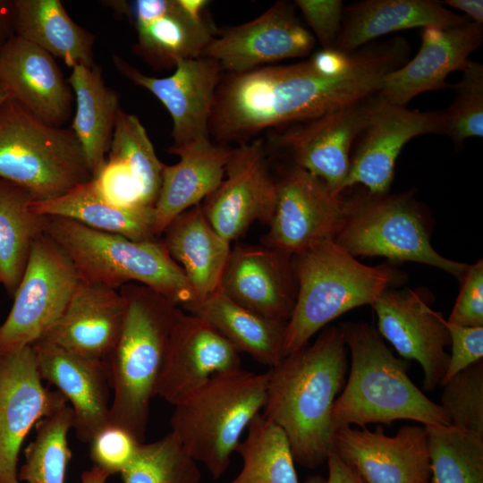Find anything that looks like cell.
Instances as JSON below:
<instances>
[{
	"mask_svg": "<svg viewBox=\"0 0 483 483\" xmlns=\"http://www.w3.org/2000/svg\"><path fill=\"white\" fill-rule=\"evenodd\" d=\"M408 41L395 36L355 52L343 72L328 74L308 60L226 73L216 89L210 139L229 146L267 129L303 122L377 94L385 78L410 57Z\"/></svg>",
	"mask_w": 483,
	"mask_h": 483,
	"instance_id": "cell-1",
	"label": "cell"
},
{
	"mask_svg": "<svg viewBox=\"0 0 483 483\" xmlns=\"http://www.w3.org/2000/svg\"><path fill=\"white\" fill-rule=\"evenodd\" d=\"M347 355L341 327L326 326L267 372L262 415L284 430L294 462L305 468L321 466L334 449L332 409L346 381Z\"/></svg>",
	"mask_w": 483,
	"mask_h": 483,
	"instance_id": "cell-2",
	"label": "cell"
},
{
	"mask_svg": "<svg viewBox=\"0 0 483 483\" xmlns=\"http://www.w3.org/2000/svg\"><path fill=\"white\" fill-rule=\"evenodd\" d=\"M351 369L332 409L335 431L352 425H391L409 419L429 425H451L438 403L430 400L407 374L409 362L396 358L377 328L366 322L340 325Z\"/></svg>",
	"mask_w": 483,
	"mask_h": 483,
	"instance_id": "cell-3",
	"label": "cell"
},
{
	"mask_svg": "<svg viewBox=\"0 0 483 483\" xmlns=\"http://www.w3.org/2000/svg\"><path fill=\"white\" fill-rule=\"evenodd\" d=\"M126 312L117 344L106 362L113 400L110 423L145 442L151 399L181 309L137 283L119 289Z\"/></svg>",
	"mask_w": 483,
	"mask_h": 483,
	"instance_id": "cell-4",
	"label": "cell"
},
{
	"mask_svg": "<svg viewBox=\"0 0 483 483\" xmlns=\"http://www.w3.org/2000/svg\"><path fill=\"white\" fill-rule=\"evenodd\" d=\"M292 265L297 296L285 329L284 356L308 344L337 317L356 307L372 305L407 277L387 264H361L334 239L317 242L295 253Z\"/></svg>",
	"mask_w": 483,
	"mask_h": 483,
	"instance_id": "cell-5",
	"label": "cell"
},
{
	"mask_svg": "<svg viewBox=\"0 0 483 483\" xmlns=\"http://www.w3.org/2000/svg\"><path fill=\"white\" fill-rule=\"evenodd\" d=\"M44 233L68 256L82 281L116 290L130 283L140 284L179 307L196 301L185 274L162 240L132 241L47 216Z\"/></svg>",
	"mask_w": 483,
	"mask_h": 483,
	"instance_id": "cell-6",
	"label": "cell"
},
{
	"mask_svg": "<svg viewBox=\"0 0 483 483\" xmlns=\"http://www.w3.org/2000/svg\"><path fill=\"white\" fill-rule=\"evenodd\" d=\"M267 373L242 368L212 377L183 402L174 406L172 433L186 452L217 479L250 421L267 400Z\"/></svg>",
	"mask_w": 483,
	"mask_h": 483,
	"instance_id": "cell-7",
	"label": "cell"
},
{
	"mask_svg": "<svg viewBox=\"0 0 483 483\" xmlns=\"http://www.w3.org/2000/svg\"><path fill=\"white\" fill-rule=\"evenodd\" d=\"M0 178L43 201L93 175L72 129L49 124L8 98L0 105Z\"/></svg>",
	"mask_w": 483,
	"mask_h": 483,
	"instance_id": "cell-8",
	"label": "cell"
},
{
	"mask_svg": "<svg viewBox=\"0 0 483 483\" xmlns=\"http://www.w3.org/2000/svg\"><path fill=\"white\" fill-rule=\"evenodd\" d=\"M346 198L345 220L334 240L352 256L423 263L460 282L469 265L448 259L434 250L414 191L394 194L365 191Z\"/></svg>",
	"mask_w": 483,
	"mask_h": 483,
	"instance_id": "cell-9",
	"label": "cell"
},
{
	"mask_svg": "<svg viewBox=\"0 0 483 483\" xmlns=\"http://www.w3.org/2000/svg\"><path fill=\"white\" fill-rule=\"evenodd\" d=\"M80 280L64 251L41 233L31 248L13 307L0 326V352L36 343L62 314Z\"/></svg>",
	"mask_w": 483,
	"mask_h": 483,
	"instance_id": "cell-10",
	"label": "cell"
},
{
	"mask_svg": "<svg viewBox=\"0 0 483 483\" xmlns=\"http://www.w3.org/2000/svg\"><path fill=\"white\" fill-rule=\"evenodd\" d=\"M382 103L378 92L271 133L267 149L287 154L292 164L341 194L350 169L351 149Z\"/></svg>",
	"mask_w": 483,
	"mask_h": 483,
	"instance_id": "cell-11",
	"label": "cell"
},
{
	"mask_svg": "<svg viewBox=\"0 0 483 483\" xmlns=\"http://www.w3.org/2000/svg\"><path fill=\"white\" fill-rule=\"evenodd\" d=\"M263 139L232 148L218 187L203 200V212L214 229L231 242L254 222L269 223L277 199V180L270 172Z\"/></svg>",
	"mask_w": 483,
	"mask_h": 483,
	"instance_id": "cell-12",
	"label": "cell"
},
{
	"mask_svg": "<svg viewBox=\"0 0 483 483\" xmlns=\"http://www.w3.org/2000/svg\"><path fill=\"white\" fill-rule=\"evenodd\" d=\"M204 0H137L112 2L118 13L132 20L137 41L133 50L154 70L175 67L197 58L216 35L206 16Z\"/></svg>",
	"mask_w": 483,
	"mask_h": 483,
	"instance_id": "cell-13",
	"label": "cell"
},
{
	"mask_svg": "<svg viewBox=\"0 0 483 483\" xmlns=\"http://www.w3.org/2000/svg\"><path fill=\"white\" fill-rule=\"evenodd\" d=\"M277 180V199L266 245L290 256L317 242L335 239L347 213V198L333 193L303 168L292 164Z\"/></svg>",
	"mask_w": 483,
	"mask_h": 483,
	"instance_id": "cell-14",
	"label": "cell"
},
{
	"mask_svg": "<svg viewBox=\"0 0 483 483\" xmlns=\"http://www.w3.org/2000/svg\"><path fill=\"white\" fill-rule=\"evenodd\" d=\"M42 380L32 345L0 352V483H21L23 440L39 419L68 402Z\"/></svg>",
	"mask_w": 483,
	"mask_h": 483,
	"instance_id": "cell-15",
	"label": "cell"
},
{
	"mask_svg": "<svg viewBox=\"0 0 483 483\" xmlns=\"http://www.w3.org/2000/svg\"><path fill=\"white\" fill-rule=\"evenodd\" d=\"M316 38L298 20L294 4L277 1L257 18L217 32L201 56L227 73H242L308 55Z\"/></svg>",
	"mask_w": 483,
	"mask_h": 483,
	"instance_id": "cell-16",
	"label": "cell"
},
{
	"mask_svg": "<svg viewBox=\"0 0 483 483\" xmlns=\"http://www.w3.org/2000/svg\"><path fill=\"white\" fill-rule=\"evenodd\" d=\"M428 303L429 295L422 291L389 289L371 305L377 332L402 359L419 362L427 392L441 385L449 361L445 347L451 343L446 320Z\"/></svg>",
	"mask_w": 483,
	"mask_h": 483,
	"instance_id": "cell-17",
	"label": "cell"
},
{
	"mask_svg": "<svg viewBox=\"0 0 483 483\" xmlns=\"http://www.w3.org/2000/svg\"><path fill=\"white\" fill-rule=\"evenodd\" d=\"M117 71L133 84L153 94L173 121V147L209 139V122L215 96L224 71L208 57L179 61L173 74L148 76L117 55L112 56Z\"/></svg>",
	"mask_w": 483,
	"mask_h": 483,
	"instance_id": "cell-18",
	"label": "cell"
},
{
	"mask_svg": "<svg viewBox=\"0 0 483 483\" xmlns=\"http://www.w3.org/2000/svg\"><path fill=\"white\" fill-rule=\"evenodd\" d=\"M444 111H419L386 103L382 99L357 138L342 192L362 184L372 194L390 191L396 159L404 145L424 134H443Z\"/></svg>",
	"mask_w": 483,
	"mask_h": 483,
	"instance_id": "cell-19",
	"label": "cell"
},
{
	"mask_svg": "<svg viewBox=\"0 0 483 483\" xmlns=\"http://www.w3.org/2000/svg\"><path fill=\"white\" fill-rule=\"evenodd\" d=\"M242 368L240 352L206 320L181 310L174 326L156 395L176 406L212 377Z\"/></svg>",
	"mask_w": 483,
	"mask_h": 483,
	"instance_id": "cell-20",
	"label": "cell"
},
{
	"mask_svg": "<svg viewBox=\"0 0 483 483\" xmlns=\"http://www.w3.org/2000/svg\"><path fill=\"white\" fill-rule=\"evenodd\" d=\"M334 450L365 483H431L425 427L405 425L394 436L366 427L335 430Z\"/></svg>",
	"mask_w": 483,
	"mask_h": 483,
	"instance_id": "cell-21",
	"label": "cell"
},
{
	"mask_svg": "<svg viewBox=\"0 0 483 483\" xmlns=\"http://www.w3.org/2000/svg\"><path fill=\"white\" fill-rule=\"evenodd\" d=\"M219 289L259 316L288 322L297 296L292 256L267 245H237L231 250Z\"/></svg>",
	"mask_w": 483,
	"mask_h": 483,
	"instance_id": "cell-22",
	"label": "cell"
},
{
	"mask_svg": "<svg viewBox=\"0 0 483 483\" xmlns=\"http://www.w3.org/2000/svg\"><path fill=\"white\" fill-rule=\"evenodd\" d=\"M125 312L120 291L80 280L62 314L38 341L106 364L119 340Z\"/></svg>",
	"mask_w": 483,
	"mask_h": 483,
	"instance_id": "cell-23",
	"label": "cell"
},
{
	"mask_svg": "<svg viewBox=\"0 0 483 483\" xmlns=\"http://www.w3.org/2000/svg\"><path fill=\"white\" fill-rule=\"evenodd\" d=\"M482 41L483 27L472 21L451 29L424 28L418 53L385 78L379 97L406 106L420 93L450 87L447 76L461 71Z\"/></svg>",
	"mask_w": 483,
	"mask_h": 483,
	"instance_id": "cell-24",
	"label": "cell"
},
{
	"mask_svg": "<svg viewBox=\"0 0 483 483\" xmlns=\"http://www.w3.org/2000/svg\"><path fill=\"white\" fill-rule=\"evenodd\" d=\"M0 85L9 98L58 127L69 119L73 93L54 57L13 36L0 49Z\"/></svg>",
	"mask_w": 483,
	"mask_h": 483,
	"instance_id": "cell-25",
	"label": "cell"
},
{
	"mask_svg": "<svg viewBox=\"0 0 483 483\" xmlns=\"http://www.w3.org/2000/svg\"><path fill=\"white\" fill-rule=\"evenodd\" d=\"M42 379L54 385L73 411L77 437L89 443L110 424V379L104 362L89 360L54 344H32Z\"/></svg>",
	"mask_w": 483,
	"mask_h": 483,
	"instance_id": "cell-26",
	"label": "cell"
},
{
	"mask_svg": "<svg viewBox=\"0 0 483 483\" xmlns=\"http://www.w3.org/2000/svg\"><path fill=\"white\" fill-rule=\"evenodd\" d=\"M232 148L210 138L182 147L169 148L179 157L165 165L158 198L154 206L155 233L162 235L167 225L182 212L200 204L221 183Z\"/></svg>",
	"mask_w": 483,
	"mask_h": 483,
	"instance_id": "cell-27",
	"label": "cell"
},
{
	"mask_svg": "<svg viewBox=\"0 0 483 483\" xmlns=\"http://www.w3.org/2000/svg\"><path fill=\"white\" fill-rule=\"evenodd\" d=\"M470 22L441 2L364 0L343 10L336 49L352 53L383 35L413 28L451 29Z\"/></svg>",
	"mask_w": 483,
	"mask_h": 483,
	"instance_id": "cell-28",
	"label": "cell"
},
{
	"mask_svg": "<svg viewBox=\"0 0 483 483\" xmlns=\"http://www.w3.org/2000/svg\"><path fill=\"white\" fill-rule=\"evenodd\" d=\"M168 253L202 300L220 288L231 247L207 219L201 204L176 216L163 232Z\"/></svg>",
	"mask_w": 483,
	"mask_h": 483,
	"instance_id": "cell-29",
	"label": "cell"
},
{
	"mask_svg": "<svg viewBox=\"0 0 483 483\" xmlns=\"http://www.w3.org/2000/svg\"><path fill=\"white\" fill-rule=\"evenodd\" d=\"M213 326L241 353L262 365L275 366L284 357L287 322L266 318L239 305L220 289L182 307Z\"/></svg>",
	"mask_w": 483,
	"mask_h": 483,
	"instance_id": "cell-30",
	"label": "cell"
},
{
	"mask_svg": "<svg viewBox=\"0 0 483 483\" xmlns=\"http://www.w3.org/2000/svg\"><path fill=\"white\" fill-rule=\"evenodd\" d=\"M31 208L38 215L72 219L92 229L119 234L132 241L157 239L154 207L114 206L101 197L92 179L57 198L33 200Z\"/></svg>",
	"mask_w": 483,
	"mask_h": 483,
	"instance_id": "cell-31",
	"label": "cell"
},
{
	"mask_svg": "<svg viewBox=\"0 0 483 483\" xmlns=\"http://www.w3.org/2000/svg\"><path fill=\"white\" fill-rule=\"evenodd\" d=\"M67 82L76 101L71 129L94 176L106 160L121 109L120 96L106 84L102 70L96 64L72 67Z\"/></svg>",
	"mask_w": 483,
	"mask_h": 483,
	"instance_id": "cell-32",
	"label": "cell"
},
{
	"mask_svg": "<svg viewBox=\"0 0 483 483\" xmlns=\"http://www.w3.org/2000/svg\"><path fill=\"white\" fill-rule=\"evenodd\" d=\"M15 36L67 66H93L95 36L78 25L59 0H13Z\"/></svg>",
	"mask_w": 483,
	"mask_h": 483,
	"instance_id": "cell-33",
	"label": "cell"
},
{
	"mask_svg": "<svg viewBox=\"0 0 483 483\" xmlns=\"http://www.w3.org/2000/svg\"><path fill=\"white\" fill-rule=\"evenodd\" d=\"M34 198L21 185L0 178V284L13 297L46 216L36 214Z\"/></svg>",
	"mask_w": 483,
	"mask_h": 483,
	"instance_id": "cell-34",
	"label": "cell"
},
{
	"mask_svg": "<svg viewBox=\"0 0 483 483\" xmlns=\"http://www.w3.org/2000/svg\"><path fill=\"white\" fill-rule=\"evenodd\" d=\"M235 452L242 459L240 473L226 483H298L294 459L284 430L258 413Z\"/></svg>",
	"mask_w": 483,
	"mask_h": 483,
	"instance_id": "cell-35",
	"label": "cell"
},
{
	"mask_svg": "<svg viewBox=\"0 0 483 483\" xmlns=\"http://www.w3.org/2000/svg\"><path fill=\"white\" fill-rule=\"evenodd\" d=\"M73 427V411L67 402L36 425L35 438L24 451L25 461L18 471L25 483H64L72 458L68 432Z\"/></svg>",
	"mask_w": 483,
	"mask_h": 483,
	"instance_id": "cell-36",
	"label": "cell"
},
{
	"mask_svg": "<svg viewBox=\"0 0 483 483\" xmlns=\"http://www.w3.org/2000/svg\"><path fill=\"white\" fill-rule=\"evenodd\" d=\"M424 427L432 483H483V436L451 425Z\"/></svg>",
	"mask_w": 483,
	"mask_h": 483,
	"instance_id": "cell-37",
	"label": "cell"
},
{
	"mask_svg": "<svg viewBox=\"0 0 483 483\" xmlns=\"http://www.w3.org/2000/svg\"><path fill=\"white\" fill-rule=\"evenodd\" d=\"M107 157L127 164L138 182L143 204L154 207L165 164L157 157L146 129L135 114L120 109Z\"/></svg>",
	"mask_w": 483,
	"mask_h": 483,
	"instance_id": "cell-38",
	"label": "cell"
},
{
	"mask_svg": "<svg viewBox=\"0 0 483 483\" xmlns=\"http://www.w3.org/2000/svg\"><path fill=\"white\" fill-rule=\"evenodd\" d=\"M196 462L170 432L141 443L136 459L121 476L123 483H201Z\"/></svg>",
	"mask_w": 483,
	"mask_h": 483,
	"instance_id": "cell-39",
	"label": "cell"
},
{
	"mask_svg": "<svg viewBox=\"0 0 483 483\" xmlns=\"http://www.w3.org/2000/svg\"><path fill=\"white\" fill-rule=\"evenodd\" d=\"M454 85V99L444 111V131L455 147L471 137L483 136V65L469 60Z\"/></svg>",
	"mask_w": 483,
	"mask_h": 483,
	"instance_id": "cell-40",
	"label": "cell"
},
{
	"mask_svg": "<svg viewBox=\"0 0 483 483\" xmlns=\"http://www.w3.org/2000/svg\"><path fill=\"white\" fill-rule=\"evenodd\" d=\"M442 386L440 405L451 426L483 436V360L460 371Z\"/></svg>",
	"mask_w": 483,
	"mask_h": 483,
	"instance_id": "cell-41",
	"label": "cell"
},
{
	"mask_svg": "<svg viewBox=\"0 0 483 483\" xmlns=\"http://www.w3.org/2000/svg\"><path fill=\"white\" fill-rule=\"evenodd\" d=\"M89 455L95 466L109 475L126 470L137 457L140 442L131 432L109 424L89 442Z\"/></svg>",
	"mask_w": 483,
	"mask_h": 483,
	"instance_id": "cell-42",
	"label": "cell"
},
{
	"mask_svg": "<svg viewBox=\"0 0 483 483\" xmlns=\"http://www.w3.org/2000/svg\"><path fill=\"white\" fill-rule=\"evenodd\" d=\"M98 193L109 203L122 208L146 206L131 170L123 161L107 157L92 178Z\"/></svg>",
	"mask_w": 483,
	"mask_h": 483,
	"instance_id": "cell-43",
	"label": "cell"
},
{
	"mask_svg": "<svg viewBox=\"0 0 483 483\" xmlns=\"http://www.w3.org/2000/svg\"><path fill=\"white\" fill-rule=\"evenodd\" d=\"M461 289L447 323L483 326V262L469 265L460 280Z\"/></svg>",
	"mask_w": 483,
	"mask_h": 483,
	"instance_id": "cell-44",
	"label": "cell"
},
{
	"mask_svg": "<svg viewBox=\"0 0 483 483\" xmlns=\"http://www.w3.org/2000/svg\"><path fill=\"white\" fill-rule=\"evenodd\" d=\"M294 5L300 9L313 36L319 41L322 49H336L343 16L341 0H296Z\"/></svg>",
	"mask_w": 483,
	"mask_h": 483,
	"instance_id": "cell-45",
	"label": "cell"
},
{
	"mask_svg": "<svg viewBox=\"0 0 483 483\" xmlns=\"http://www.w3.org/2000/svg\"><path fill=\"white\" fill-rule=\"evenodd\" d=\"M447 327L452 352L440 386L460 371L483 360V326H461L447 323Z\"/></svg>",
	"mask_w": 483,
	"mask_h": 483,
	"instance_id": "cell-46",
	"label": "cell"
},
{
	"mask_svg": "<svg viewBox=\"0 0 483 483\" xmlns=\"http://www.w3.org/2000/svg\"><path fill=\"white\" fill-rule=\"evenodd\" d=\"M328 479L326 483H365L358 472L345 463L333 449L327 460Z\"/></svg>",
	"mask_w": 483,
	"mask_h": 483,
	"instance_id": "cell-47",
	"label": "cell"
},
{
	"mask_svg": "<svg viewBox=\"0 0 483 483\" xmlns=\"http://www.w3.org/2000/svg\"><path fill=\"white\" fill-rule=\"evenodd\" d=\"M13 36H15L13 1L0 0V49Z\"/></svg>",
	"mask_w": 483,
	"mask_h": 483,
	"instance_id": "cell-48",
	"label": "cell"
},
{
	"mask_svg": "<svg viewBox=\"0 0 483 483\" xmlns=\"http://www.w3.org/2000/svg\"><path fill=\"white\" fill-rule=\"evenodd\" d=\"M454 10H459L471 19L470 21L483 24V1L482 0H445L441 2Z\"/></svg>",
	"mask_w": 483,
	"mask_h": 483,
	"instance_id": "cell-49",
	"label": "cell"
},
{
	"mask_svg": "<svg viewBox=\"0 0 483 483\" xmlns=\"http://www.w3.org/2000/svg\"><path fill=\"white\" fill-rule=\"evenodd\" d=\"M110 475L97 466L81 474V483H106Z\"/></svg>",
	"mask_w": 483,
	"mask_h": 483,
	"instance_id": "cell-50",
	"label": "cell"
},
{
	"mask_svg": "<svg viewBox=\"0 0 483 483\" xmlns=\"http://www.w3.org/2000/svg\"><path fill=\"white\" fill-rule=\"evenodd\" d=\"M305 483H326V479L321 475H310L306 479Z\"/></svg>",
	"mask_w": 483,
	"mask_h": 483,
	"instance_id": "cell-51",
	"label": "cell"
},
{
	"mask_svg": "<svg viewBox=\"0 0 483 483\" xmlns=\"http://www.w3.org/2000/svg\"><path fill=\"white\" fill-rule=\"evenodd\" d=\"M9 98L6 90L0 85V105Z\"/></svg>",
	"mask_w": 483,
	"mask_h": 483,
	"instance_id": "cell-52",
	"label": "cell"
}]
</instances>
